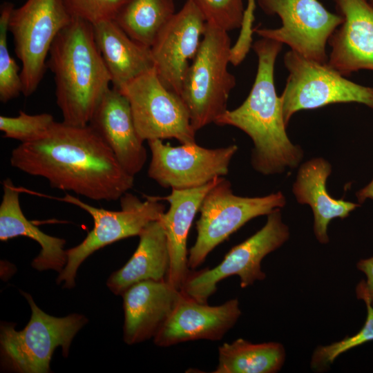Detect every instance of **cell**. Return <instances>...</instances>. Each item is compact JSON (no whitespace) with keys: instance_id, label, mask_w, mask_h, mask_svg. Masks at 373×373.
<instances>
[{"instance_id":"cell-1","label":"cell","mask_w":373,"mask_h":373,"mask_svg":"<svg viewBox=\"0 0 373 373\" xmlns=\"http://www.w3.org/2000/svg\"><path fill=\"white\" fill-rule=\"evenodd\" d=\"M12 166L48 180L52 188L93 200L113 201L133 186L114 153L90 125L55 122L38 139L20 143Z\"/></svg>"},{"instance_id":"cell-29","label":"cell","mask_w":373,"mask_h":373,"mask_svg":"<svg viewBox=\"0 0 373 373\" xmlns=\"http://www.w3.org/2000/svg\"><path fill=\"white\" fill-rule=\"evenodd\" d=\"M207 23L227 32L240 28L245 9L242 0H191Z\"/></svg>"},{"instance_id":"cell-2","label":"cell","mask_w":373,"mask_h":373,"mask_svg":"<svg viewBox=\"0 0 373 373\" xmlns=\"http://www.w3.org/2000/svg\"><path fill=\"white\" fill-rule=\"evenodd\" d=\"M283 44L262 38L251 46L258 57L254 83L244 102L227 110L215 122L232 126L248 135L254 144L251 162L254 170L265 175L295 168L303 157L302 149L292 144L286 132L280 97L274 84V66Z\"/></svg>"},{"instance_id":"cell-31","label":"cell","mask_w":373,"mask_h":373,"mask_svg":"<svg viewBox=\"0 0 373 373\" xmlns=\"http://www.w3.org/2000/svg\"><path fill=\"white\" fill-rule=\"evenodd\" d=\"M356 267L367 277L365 281L362 280L356 287L357 298L368 301L373 307V256L360 260Z\"/></svg>"},{"instance_id":"cell-22","label":"cell","mask_w":373,"mask_h":373,"mask_svg":"<svg viewBox=\"0 0 373 373\" xmlns=\"http://www.w3.org/2000/svg\"><path fill=\"white\" fill-rule=\"evenodd\" d=\"M3 196L0 205V240L25 236L41 247L38 256L32 262L37 271L52 269L60 273L67 262L64 239L49 236L41 231L24 216L19 202V189L10 178L3 181Z\"/></svg>"},{"instance_id":"cell-26","label":"cell","mask_w":373,"mask_h":373,"mask_svg":"<svg viewBox=\"0 0 373 373\" xmlns=\"http://www.w3.org/2000/svg\"><path fill=\"white\" fill-rule=\"evenodd\" d=\"M14 5L4 2L0 10V101L6 103L22 93L21 69L8 47V22Z\"/></svg>"},{"instance_id":"cell-33","label":"cell","mask_w":373,"mask_h":373,"mask_svg":"<svg viewBox=\"0 0 373 373\" xmlns=\"http://www.w3.org/2000/svg\"><path fill=\"white\" fill-rule=\"evenodd\" d=\"M373 5V0H368Z\"/></svg>"},{"instance_id":"cell-6","label":"cell","mask_w":373,"mask_h":373,"mask_svg":"<svg viewBox=\"0 0 373 373\" xmlns=\"http://www.w3.org/2000/svg\"><path fill=\"white\" fill-rule=\"evenodd\" d=\"M142 201L126 192L119 199V211L106 210L88 204L69 193L59 198L74 204L93 218L94 226L84 240L78 245L67 249V262L56 280L64 283V288L75 285V277L81 264L95 251L126 238L140 236L151 222L159 220L164 213L165 205L151 196Z\"/></svg>"},{"instance_id":"cell-8","label":"cell","mask_w":373,"mask_h":373,"mask_svg":"<svg viewBox=\"0 0 373 373\" xmlns=\"http://www.w3.org/2000/svg\"><path fill=\"white\" fill-rule=\"evenodd\" d=\"M73 18L64 0H27L13 9L8 32L21 63L22 94L25 97L37 89L54 40Z\"/></svg>"},{"instance_id":"cell-16","label":"cell","mask_w":373,"mask_h":373,"mask_svg":"<svg viewBox=\"0 0 373 373\" xmlns=\"http://www.w3.org/2000/svg\"><path fill=\"white\" fill-rule=\"evenodd\" d=\"M184 294V293H183ZM241 315L237 298L210 306L185 295L154 336L160 347L199 339L220 340Z\"/></svg>"},{"instance_id":"cell-12","label":"cell","mask_w":373,"mask_h":373,"mask_svg":"<svg viewBox=\"0 0 373 373\" xmlns=\"http://www.w3.org/2000/svg\"><path fill=\"white\" fill-rule=\"evenodd\" d=\"M268 15H278L281 26L278 28L256 27L254 32L286 44L300 55L327 63L326 45L334 30L343 21L338 14L328 11L318 0H257Z\"/></svg>"},{"instance_id":"cell-10","label":"cell","mask_w":373,"mask_h":373,"mask_svg":"<svg viewBox=\"0 0 373 373\" xmlns=\"http://www.w3.org/2000/svg\"><path fill=\"white\" fill-rule=\"evenodd\" d=\"M289 237V231L283 222L280 209H276L267 215L265 224L259 231L231 248L217 266L190 271L180 290L200 303H207L216 292L217 284L229 276H239L242 288L262 280L265 274L261 269V261Z\"/></svg>"},{"instance_id":"cell-27","label":"cell","mask_w":373,"mask_h":373,"mask_svg":"<svg viewBox=\"0 0 373 373\" xmlns=\"http://www.w3.org/2000/svg\"><path fill=\"white\" fill-rule=\"evenodd\" d=\"M55 122L49 113L29 115L20 111L17 117L0 116L3 137L26 143L40 137Z\"/></svg>"},{"instance_id":"cell-14","label":"cell","mask_w":373,"mask_h":373,"mask_svg":"<svg viewBox=\"0 0 373 373\" xmlns=\"http://www.w3.org/2000/svg\"><path fill=\"white\" fill-rule=\"evenodd\" d=\"M207 21L195 5L186 0L161 30L151 47L161 82L180 96L186 71L198 50Z\"/></svg>"},{"instance_id":"cell-17","label":"cell","mask_w":373,"mask_h":373,"mask_svg":"<svg viewBox=\"0 0 373 373\" xmlns=\"http://www.w3.org/2000/svg\"><path fill=\"white\" fill-rule=\"evenodd\" d=\"M114 153L124 169L135 176L143 169L147 154L136 130L127 98L110 88L88 124Z\"/></svg>"},{"instance_id":"cell-25","label":"cell","mask_w":373,"mask_h":373,"mask_svg":"<svg viewBox=\"0 0 373 373\" xmlns=\"http://www.w3.org/2000/svg\"><path fill=\"white\" fill-rule=\"evenodd\" d=\"M175 14L173 0H128L114 20L132 39L151 47Z\"/></svg>"},{"instance_id":"cell-18","label":"cell","mask_w":373,"mask_h":373,"mask_svg":"<svg viewBox=\"0 0 373 373\" xmlns=\"http://www.w3.org/2000/svg\"><path fill=\"white\" fill-rule=\"evenodd\" d=\"M183 295L166 280H144L128 288L122 294L124 342L133 345L154 338Z\"/></svg>"},{"instance_id":"cell-7","label":"cell","mask_w":373,"mask_h":373,"mask_svg":"<svg viewBox=\"0 0 373 373\" xmlns=\"http://www.w3.org/2000/svg\"><path fill=\"white\" fill-rule=\"evenodd\" d=\"M284 64L289 75L280 97L286 126L297 111L332 104L356 102L373 109V87L347 79L327 63L291 50L284 55Z\"/></svg>"},{"instance_id":"cell-4","label":"cell","mask_w":373,"mask_h":373,"mask_svg":"<svg viewBox=\"0 0 373 373\" xmlns=\"http://www.w3.org/2000/svg\"><path fill=\"white\" fill-rule=\"evenodd\" d=\"M21 294L30 307V318L20 331L12 323H1V365L4 370L15 372H50L54 351L61 347L63 356L67 357L73 338L88 320L78 314L64 317L50 316L35 304L30 294Z\"/></svg>"},{"instance_id":"cell-32","label":"cell","mask_w":373,"mask_h":373,"mask_svg":"<svg viewBox=\"0 0 373 373\" xmlns=\"http://www.w3.org/2000/svg\"><path fill=\"white\" fill-rule=\"evenodd\" d=\"M356 195L358 204H362L367 198L373 200V179L367 185L359 190Z\"/></svg>"},{"instance_id":"cell-9","label":"cell","mask_w":373,"mask_h":373,"mask_svg":"<svg viewBox=\"0 0 373 373\" xmlns=\"http://www.w3.org/2000/svg\"><path fill=\"white\" fill-rule=\"evenodd\" d=\"M285 204V197L280 191L262 197L236 195L231 182L222 177L200 205L196 240L189 252V267L200 265L213 249L251 219L268 215Z\"/></svg>"},{"instance_id":"cell-21","label":"cell","mask_w":373,"mask_h":373,"mask_svg":"<svg viewBox=\"0 0 373 373\" xmlns=\"http://www.w3.org/2000/svg\"><path fill=\"white\" fill-rule=\"evenodd\" d=\"M331 164L322 157L303 164L298 171L292 191L298 203L310 206L314 215V232L319 242H329L327 227L335 218H345L360 204L336 200L327 191V179Z\"/></svg>"},{"instance_id":"cell-28","label":"cell","mask_w":373,"mask_h":373,"mask_svg":"<svg viewBox=\"0 0 373 373\" xmlns=\"http://www.w3.org/2000/svg\"><path fill=\"white\" fill-rule=\"evenodd\" d=\"M367 307V317L362 328L354 335L316 349L312 358L311 366L315 370H325L343 352L365 343L373 341V307L364 301Z\"/></svg>"},{"instance_id":"cell-5","label":"cell","mask_w":373,"mask_h":373,"mask_svg":"<svg viewBox=\"0 0 373 373\" xmlns=\"http://www.w3.org/2000/svg\"><path fill=\"white\" fill-rule=\"evenodd\" d=\"M231 47L228 32L207 23L180 94L195 132L215 123L227 110L229 96L236 84V77L227 68Z\"/></svg>"},{"instance_id":"cell-19","label":"cell","mask_w":373,"mask_h":373,"mask_svg":"<svg viewBox=\"0 0 373 373\" xmlns=\"http://www.w3.org/2000/svg\"><path fill=\"white\" fill-rule=\"evenodd\" d=\"M222 178L196 188L171 189V194L166 196H151L156 200H166L170 205L160 219L165 229L170 256L166 281L178 289H181L190 271L186 249L189 229L204 196Z\"/></svg>"},{"instance_id":"cell-24","label":"cell","mask_w":373,"mask_h":373,"mask_svg":"<svg viewBox=\"0 0 373 373\" xmlns=\"http://www.w3.org/2000/svg\"><path fill=\"white\" fill-rule=\"evenodd\" d=\"M283 346L278 343H252L238 338L218 348L214 373H275L285 361Z\"/></svg>"},{"instance_id":"cell-11","label":"cell","mask_w":373,"mask_h":373,"mask_svg":"<svg viewBox=\"0 0 373 373\" xmlns=\"http://www.w3.org/2000/svg\"><path fill=\"white\" fill-rule=\"evenodd\" d=\"M128 99L135 126L144 141L175 139L182 144L195 142L189 112L180 95L158 78L155 68L118 90Z\"/></svg>"},{"instance_id":"cell-30","label":"cell","mask_w":373,"mask_h":373,"mask_svg":"<svg viewBox=\"0 0 373 373\" xmlns=\"http://www.w3.org/2000/svg\"><path fill=\"white\" fill-rule=\"evenodd\" d=\"M73 17L92 25L114 19L128 0H64Z\"/></svg>"},{"instance_id":"cell-23","label":"cell","mask_w":373,"mask_h":373,"mask_svg":"<svg viewBox=\"0 0 373 373\" xmlns=\"http://www.w3.org/2000/svg\"><path fill=\"white\" fill-rule=\"evenodd\" d=\"M139 237L138 246L131 258L107 280L108 289L116 295H122L131 286L142 281L166 280L170 256L160 219L150 222Z\"/></svg>"},{"instance_id":"cell-13","label":"cell","mask_w":373,"mask_h":373,"mask_svg":"<svg viewBox=\"0 0 373 373\" xmlns=\"http://www.w3.org/2000/svg\"><path fill=\"white\" fill-rule=\"evenodd\" d=\"M147 142L151 153L148 176L162 187L175 189L199 187L224 177L238 151L236 144L207 149L195 142L178 146L160 139Z\"/></svg>"},{"instance_id":"cell-20","label":"cell","mask_w":373,"mask_h":373,"mask_svg":"<svg viewBox=\"0 0 373 373\" xmlns=\"http://www.w3.org/2000/svg\"><path fill=\"white\" fill-rule=\"evenodd\" d=\"M93 26L95 42L113 88L119 90L154 68L151 47L129 37L114 19Z\"/></svg>"},{"instance_id":"cell-15","label":"cell","mask_w":373,"mask_h":373,"mask_svg":"<svg viewBox=\"0 0 373 373\" xmlns=\"http://www.w3.org/2000/svg\"><path fill=\"white\" fill-rule=\"evenodd\" d=\"M343 21L331 35L327 64L344 77L373 70V5L368 0H332Z\"/></svg>"},{"instance_id":"cell-3","label":"cell","mask_w":373,"mask_h":373,"mask_svg":"<svg viewBox=\"0 0 373 373\" xmlns=\"http://www.w3.org/2000/svg\"><path fill=\"white\" fill-rule=\"evenodd\" d=\"M48 55L47 67L54 76L62 122L88 125L111 84L95 42L93 26L74 17L57 35Z\"/></svg>"}]
</instances>
